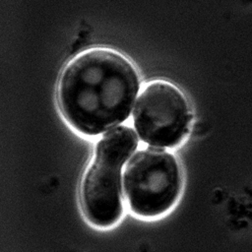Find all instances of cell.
Listing matches in <instances>:
<instances>
[{
    "mask_svg": "<svg viewBox=\"0 0 252 252\" xmlns=\"http://www.w3.org/2000/svg\"><path fill=\"white\" fill-rule=\"evenodd\" d=\"M139 89V75L130 60L95 47L79 53L63 69L57 100L73 128L95 136L129 117Z\"/></svg>",
    "mask_w": 252,
    "mask_h": 252,
    "instance_id": "6da1fadb",
    "label": "cell"
},
{
    "mask_svg": "<svg viewBox=\"0 0 252 252\" xmlns=\"http://www.w3.org/2000/svg\"><path fill=\"white\" fill-rule=\"evenodd\" d=\"M137 147L135 131L125 125L110 129L97 141L80 187L83 213L94 225L108 227L120 220L123 213L121 170Z\"/></svg>",
    "mask_w": 252,
    "mask_h": 252,
    "instance_id": "7a4b0ae2",
    "label": "cell"
},
{
    "mask_svg": "<svg viewBox=\"0 0 252 252\" xmlns=\"http://www.w3.org/2000/svg\"><path fill=\"white\" fill-rule=\"evenodd\" d=\"M123 184L134 214L157 217L176 203L182 189L181 169L174 155L163 149L148 147L134 154L127 162Z\"/></svg>",
    "mask_w": 252,
    "mask_h": 252,
    "instance_id": "3957f363",
    "label": "cell"
},
{
    "mask_svg": "<svg viewBox=\"0 0 252 252\" xmlns=\"http://www.w3.org/2000/svg\"><path fill=\"white\" fill-rule=\"evenodd\" d=\"M191 119L190 106L183 93L161 80L144 88L133 110V123L139 137L155 147L179 145L189 132Z\"/></svg>",
    "mask_w": 252,
    "mask_h": 252,
    "instance_id": "277c9868",
    "label": "cell"
}]
</instances>
